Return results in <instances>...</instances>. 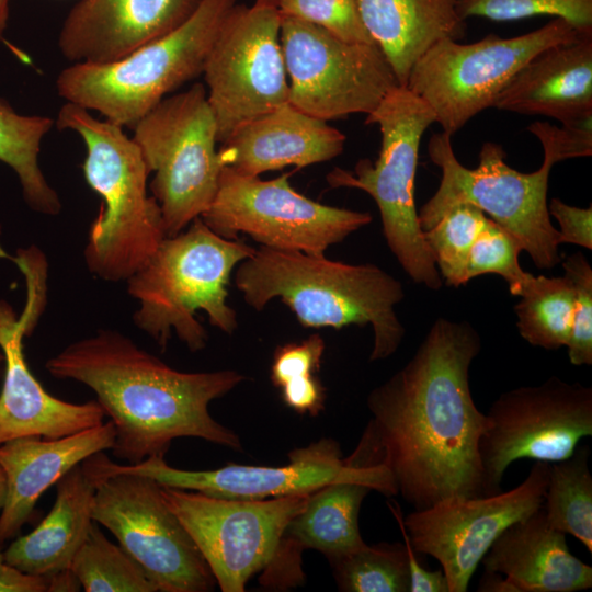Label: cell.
Segmentation results:
<instances>
[{
    "instance_id": "cell-8",
    "label": "cell",
    "mask_w": 592,
    "mask_h": 592,
    "mask_svg": "<svg viewBox=\"0 0 592 592\" xmlns=\"http://www.w3.org/2000/svg\"><path fill=\"white\" fill-rule=\"evenodd\" d=\"M428 153L442 177L436 192L418 213L423 231L452 207L470 204L514 236L537 267L550 269L561 261L560 232L553 226L547 207L551 160L544 158L538 170L523 173L505 163L501 145L487 141L478 167L468 169L456 158L451 136L443 132L431 136Z\"/></svg>"
},
{
    "instance_id": "cell-48",
    "label": "cell",
    "mask_w": 592,
    "mask_h": 592,
    "mask_svg": "<svg viewBox=\"0 0 592 592\" xmlns=\"http://www.w3.org/2000/svg\"><path fill=\"white\" fill-rule=\"evenodd\" d=\"M4 369V356L3 353L0 351V378L3 375Z\"/></svg>"
},
{
    "instance_id": "cell-5",
    "label": "cell",
    "mask_w": 592,
    "mask_h": 592,
    "mask_svg": "<svg viewBox=\"0 0 592 592\" xmlns=\"http://www.w3.org/2000/svg\"><path fill=\"white\" fill-rule=\"evenodd\" d=\"M254 251L195 218L186 230L166 237L148 262L126 281L127 293L139 303L133 315L135 326L162 351L172 332L191 352L206 346L207 332L195 317L198 310L213 327L234 333L238 319L227 301L228 285L234 270Z\"/></svg>"
},
{
    "instance_id": "cell-41",
    "label": "cell",
    "mask_w": 592,
    "mask_h": 592,
    "mask_svg": "<svg viewBox=\"0 0 592 592\" xmlns=\"http://www.w3.org/2000/svg\"><path fill=\"white\" fill-rule=\"evenodd\" d=\"M387 506L399 525V530L403 538V545L407 550L410 572L409 592H449L448 582L444 571L442 569L435 571L426 570L418 560L415 550L410 543L409 535L403 523V515L398 502L395 500L388 501Z\"/></svg>"
},
{
    "instance_id": "cell-47",
    "label": "cell",
    "mask_w": 592,
    "mask_h": 592,
    "mask_svg": "<svg viewBox=\"0 0 592 592\" xmlns=\"http://www.w3.org/2000/svg\"><path fill=\"white\" fill-rule=\"evenodd\" d=\"M277 2H278V0H255L254 3L261 4V5H272V7H276V5H277Z\"/></svg>"
},
{
    "instance_id": "cell-46",
    "label": "cell",
    "mask_w": 592,
    "mask_h": 592,
    "mask_svg": "<svg viewBox=\"0 0 592 592\" xmlns=\"http://www.w3.org/2000/svg\"><path fill=\"white\" fill-rule=\"evenodd\" d=\"M7 498V477L3 468L0 466V512L4 505Z\"/></svg>"
},
{
    "instance_id": "cell-13",
    "label": "cell",
    "mask_w": 592,
    "mask_h": 592,
    "mask_svg": "<svg viewBox=\"0 0 592 592\" xmlns=\"http://www.w3.org/2000/svg\"><path fill=\"white\" fill-rule=\"evenodd\" d=\"M288 102L323 121L373 112L396 86L376 44L349 43L312 23L281 15Z\"/></svg>"
},
{
    "instance_id": "cell-11",
    "label": "cell",
    "mask_w": 592,
    "mask_h": 592,
    "mask_svg": "<svg viewBox=\"0 0 592 592\" xmlns=\"http://www.w3.org/2000/svg\"><path fill=\"white\" fill-rule=\"evenodd\" d=\"M292 172L272 180L223 167L216 195L201 216L217 235H248L263 247L325 253L368 225L372 215L316 202L294 190Z\"/></svg>"
},
{
    "instance_id": "cell-30",
    "label": "cell",
    "mask_w": 592,
    "mask_h": 592,
    "mask_svg": "<svg viewBox=\"0 0 592 592\" xmlns=\"http://www.w3.org/2000/svg\"><path fill=\"white\" fill-rule=\"evenodd\" d=\"M590 448H576L567 458L549 465L543 509L548 523L574 536L592 553V475Z\"/></svg>"
},
{
    "instance_id": "cell-6",
    "label": "cell",
    "mask_w": 592,
    "mask_h": 592,
    "mask_svg": "<svg viewBox=\"0 0 592 592\" xmlns=\"http://www.w3.org/2000/svg\"><path fill=\"white\" fill-rule=\"evenodd\" d=\"M236 4L237 0H203L181 26L118 60L75 62L58 75L57 93L133 129L168 93L203 73L219 30Z\"/></svg>"
},
{
    "instance_id": "cell-31",
    "label": "cell",
    "mask_w": 592,
    "mask_h": 592,
    "mask_svg": "<svg viewBox=\"0 0 592 592\" xmlns=\"http://www.w3.org/2000/svg\"><path fill=\"white\" fill-rule=\"evenodd\" d=\"M70 569L86 592H157L141 566L121 545L110 542L95 521Z\"/></svg>"
},
{
    "instance_id": "cell-33",
    "label": "cell",
    "mask_w": 592,
    "mask_h": 592,
    "mask_svg": "<svg viewBox=\"0 0 592 592\" xmlns=\"http://www.w3.org/2000/svg\"><path fill=\"white\" fill-rule=\"evenodd\" d=\"M328 560L340 591H410L408 556L402 543H365Z\"/></svg>"
},
{
    "instance_id": "cell-42",
    "label": "cell",
    "mask_w": 592,
    "mask_h": 592,
    "mask_svg": "<svg viewBox=\"0 0 592 592\" xmlns=\"http://www.w3.org/2000/svg\"><path fill=\"white\" fill-rule=\"evenodd\" d=\"M0 592H47V581L9 565L0 549Z\"/></svg>"
},
{
    "instance_id": "cell-29",
    "label": "cell",
    "mask_w": 592,
    "mask_h": 592,
    "mask_svg": "<svg viewBox=\"0 0 592 592\" xmlns=\"http://www.w3.org/2000/svg\"><path fill=\"white\" fill-rule=\"evenodd\" d=\"M514 307L520 335L534 346L558 350L567 344L573 310L574 287L566 276H532Z\"/></svg>"
},
{
    "instance_id": "cell-14",
    "label": "cell",
    "mask_w": 592,
    "mask_h": 592,
    "mask_svg": "<svg viewBox=\"0 0 592 592\" xmlns=\"http://www.w3.org/2000/svg\"><path fill=\"white\" fill-rule=\"evenodd\" d=\"M479 442L485 496L501 491L506 468L521 458L558 462L592 435V388L550 376L502 392L486 413Z\"/></svg>"
},
{
    "instance_id": "cell-34",
    "label": "cell",
    "mask_w": 592,
    "mask_h": 592,
    "mask_svg": "<svg viewBox=\"0 0 592 592\" xmlns=\"http://www.w3.org/2000/svg\"><path fill=\"white\" fill-rule=\"evenodd\" d=\"M489 219L476 206L460 204L423 231L440 275L448 286L466 285L464 276L469 251Z\"/></svg>"
},
{
    "instance_id": "cell-40",
    "label": "cell",
    "mask_w": 592,
    "mask_h": 592,
    "mask_svg": "<svg viewBox=\"0 0 592 592\" xmlns=\"http://www.w3.org/2000/svg\"><path fill=\"white\" fill-rule=\"evenodd\" d=\"M549 216L559 224L561 243L592 249V207L581 208L553 198L547 205Z\"/></svg>"
},
{
    "instance_id": "cell-27",
    "label": "cell",
    "mask_w": 592,
    "mask_h": 592,
    "mask_svg": "<svg viewBox=\"0 0 592 592\" xmlns=\"http://www.w3.org/2000/svg\"><path fill=\"white\" fill-rule=\"evenodd\" d=\"M56 487L49 513L3 551L5 561L24 573L46 578L69 569L93 522L95 485L81 464L64 475Z\"/></svg>"
},
{
    "instance_id": "cell-26",
    "label": "cell",
    "mask_w": 592,
    "mask_h": 592,
    "mask_svg": "<svg viewBox=\"0 0 592 592\" xmlns=\"http://www.w3.org/2000/svg\"><path fill=\"white\" fill-rule=\"evenodd\" d=\"M362 21L387 58L399 86L415 61L436 42L459 41L466 22L456 0H357Z\"/></svg>"
},
{
    "instance_id": "cell-2",
    "label": "cell",
    "mask_w": 592,
    "mask_h": 592,
    "mask_svg": "<svg viewBox=\"0 0 592 592\" xmlns=\"http://www.w3.org/2000/svg\"><path fill=\"white\" fill-rule=\"evenodd\" d=\"M45 368L54 378L75 380L94 391L114 424L113 455L128 464L164 457L180 437L242 451L239 436L208 409L246 379L237 371L174 369L113 329L68 344L47 360Z\"/></svg>"
},
{
    "instance_id": "cell-1",
    "label": "cell",
    "mask_w": 592,
    "mask_h": 592,
    "mask_svg": "<svg viewBox=\"0 0 592 592\" xmlns=\"http://www.w3.org/2000/svg\"><path fill=\"white\" fill-rule=\"evenodd\" d=\"M480 350L469 322L437 318L410 361L368 394L372 418L345 462L385 470L418 511L486 497L479 442L489 421L469 388Z\"/></svg>"
},
{
    "instance_id": "cell-9",
    "label": "cell",
    "mask_w": 592,
    "mask_h": 592,
    "mask_svg": "<svg viewBox=\"0 0 592 592\" xmlns=\"http://www.w3.org/2000/svg\"><path fill=\"white\" fill-rule=\"evenodd\" d=\"M153 179L167 237L183 231L212 204L223 169L217 126L202 83L167 96L133 127Z\"/></svg>"
},
{
    "instance_id": "cell-38",
    "label": "cell",
    "mask_w": 592,
    "mask_h": 592,
    "mask_svg": "<svg viewBox=\"0 0 592 592\" xmlns=\"http://www.w3.org/2000/svg\"><path fill=\"white\" fill-rule=\"evenodd\" d=\"M562 266L574 287V310L568 342V357L572 365L592 364V267L585 255L576 252Z\"/></svg>"
},
{
    "instance_id": "cell-23",
    "label": "cell",
    "mask_w": 592,
    "mask_h": 592,
    "mask_svg": "<svg viewBox=\"0 0 592 592\" xmlns=\"http://www.w3.org/2000/svg\"><path fill=\"white\" fill-rule=\"evenodd\" d=\"M516 592H574L592 588V567L571 554L566 534L547 521L543 505L510 524L481 561Z\"/></svg>"
},
{
    "instance_id": "cell-17",
    "label": "cell",
    "mask_w": 592,
    "mask_h": 592,
    "mask_svg": "<svg viewBox=\"0 0 592 592\" xmlns=\"http://www.w3.org/2000/svg\"><path fill=\"white\" fill-rule=\"evenodd\" d=\"M160 491L223 592H243L249 579L269 566L287 524L311 493L239 500L167 486Z\"/></svg>"
},
{
    "instance_id": "cell-37",
    "label": "cell",
    "mask_w": 592,
    "mask_h": 592,
    "mask_svg": "<svg viewBox=\"0 0 592 592\" xmlns=\"http://www.w3.org/2000/svg\"><path fill=\"white\" fill-rule=\"evenodd\" d=\"M282 16L325 29L349 43L375 44L361 18L357 0H278Z\"/></svg>"
},
{
    "instance_id": "cell-21",
    "label": "cell",
    "mask_w": 592,
    "mask_h": 592,
    "mask_svg": "<svg viewBox=\"0 0 592 592\" xmlns=\"http://www.w3.org/2000/svg\"><path fill=\"white\" fill-rule=\"evenodd\" d=\"M345 135L289 102L238 127L218 149L224 167L250 177L297 169L331 160L342 153Z\"/></svg>"
},
{
    "instance_id": "cell-4",
    "label": "cell",
    "mask_w": 592,
    "mask_h": 592,
    "mask_svg": "<svg viewBox=\"0 0 592 592\" xmlns=\"http://www.w3.org/2000/svg\"><path fill=\"white\" fill-rule=\"evenodd\" d=\"M55 123L83 140L84 179L102 200L83 251L87 267L103 281L126 282L167 237L160 206L147 192L150 172L122 126L71 102L61 106Z\"/></svg>"
},
{
    "instance_id": "cell-43",
    "label": "cell",
    "mask_w": 592,
    "mask_h": 592,
    "mask_svg": "<svg viewBox=\"0 0 592 592\" xmlns=\"http://www.w3.org/2000/svg\"><path fill=\"white\" fill-rule=\"evenodd\" d=\"M46 581L47 592H71L80 591L82 589L79 580L70 568L46 577Z\"/></svg>"
},
{
    "instance_id": "cell-39",
    "label": "cell",
    "mask_w": 592,
    "mask_h": 592,
    "mask_svg": "<svg viewBox=\"0 0 592 592\" xmlns=\"http://www.w3.org/2000/svg\"><path fill=\"white\" fill-rule=\"evenodd\" d=\"M527 130L538 138L544 149V158L556 164L570 158L592 155V115L581 119L561 123L534 122Z\"/></svg>"
},
{
    "instance_id": "cell-19",
    "label": "cell",
    "mask_w": 592,
    "mask_h": 592,
    "mask_svg": "<svg viewBox=\"0 0 592 592\" xmlns=\"http://www.w3.org/2000/svg\"><path fill=\"white\" fill-rule=\"evenodd\" d=\"M46 304V278L27 277L24 310L0 299V349L4 356L0 391V445L20 437L61 439L103 423L96 400L72 403L48 394L30 371L23 340L31 335Z\"/></svg>"
},
{
    "instance_id": "cell-12",
    "label": "cell",
    "mask_w": 592,
    "mask_h": 592,
    "mask_svg": "<svg viewBox=\"0 0 592 592\" xmlns=\"http://www.w3.org/2000/svg\"><path fill=\"white\" fill-rule=\"evenodd\" d=\"M288 464L254 466L228 464L213 470H184L170 466L164 457H149L138 464L119 465L104 452L95 453L81 463L93 480L114 474L146 476L160 486L198 491L208 496L263 500L310 493L326 485L352 481L368 486L384 496H397L389 475L377 468H356L342 457L332 439H320L288 454Z\"/></svg>"
},
{
    "instance_id": "cell-18",
    "label": "cell",
    "mask_w": 592,
    "mask_h": 592,
    "mask_svg": "<svg viewBox=\"0 0 592 592\" xmlns=\"http://www.w3.org/2000/svg\"><path fill=\"white\" fill-rule=\"evenodd\" d=\"M549 465L535 460L523 482L510 491L449 499L403 517L413 549L441 563L449 592H466L483 555L501 532L543 505Z\"/></svg>"
},
{
    "instance_id": "cell-25",
    "label": "cell",
    "mask_w": 592,
    "mask_h": 592,
    "mask_svg": "<svg viewBox=\"0 0 592 592\" xmlns=\"http://www.w3.org/2000/svg\"><path fill=\"white\" fill-rule=\"evenodd\" d=\"M368 486L338 481L310 493L305 506L287 524L277 550L269 565L272 574L284 582L304 578L300 553L311 548L328 559L351 551L363 544L358 514Z\"/></svg>"
},
{
    "instance_id": "cell-24",
    "label": "cell",
    "mask_w": 592,
    "mask_h": 592,
    "mask_svg": "<svg viewBox=\"0 0 592 592\" xmlns=\"http://www.w3.org/2000/svg\"><path fill=\"white\" fill-rule=\"evenodd\" d=\"M493 106L560 123L592 115V33L537 53L509 81Z\"/></svg>"
},
{
    "instance_id": "cell-20",
    "label": "cell",
    "mask_w": 592,
    "mask_h": 592,
    "mask_svg": "<svg viewBox=\"0 0 592 592\" xmlns=\"http://www.w3.org/2000/svg\"><path fill=\"white\" fill-rule=\"evenodd\" d=\"M203 0H81L64 21L58 47L71 62L107 64L186 22Z\"/></svg>"
},
{
    "instance_id": "cell-36",
    "label": "cell",
    "mask_w": 592,
    "mask_h": 592,
    "mask_svg": "<svg viewBox=\"0 0 592 592\" xmlns=\"http://www.w3.org/2000/svg\"><path fill=\"white\" fill-rule=\"evenodd\" d=\"M456 10L465 21L470 16L503 22L553 15L579 32H592V0H456Z\"/></svg>"
},
{
    "instance_id": "cell-15",
    "label": "cell",
    "mask_w": 592,
    "mask_h": 592,
    "mask_svg": "<svg viewBox=\"0 0 592 592\" xmlns=\"http://www.w3.org/2000/svg\"><path fill=\"white\" fill-rule=\"evenodd\" d=\"M92 519L141 566L157 592H207L214 574L193 538L164 502L160 485L136 474L93 480Z\"/></svg>"
},
{
    "instance_id": "cell-44",
    "label": "cell",
    "mask_w": 592,
    "mask_h": 592,
    "mask_svg": "<svg viewBox=\"0 0 592 592\" xmlns=\"http://www.w3.org/2000/svg\"><path fill=\"white\" fill-rule=\"evenodd\" d=\"M480 592H516L514 587L500 573L485 571L478 584Z\"/></svg>"
},
{
    "instance_id": "cell-3",
    "label": "cell",
    "mask_w": 592,
    "mask_h": 592,
    "mask_svg": "<svg viewBox=\"0 0 592 592\" xmlns=\"http://www.w3.org/2000/svg\"><path fill=\"white\" fill-rule=\"evenodd\" d=\"M235 284L253 309L280 298L306 328L371 325L372 362L392 355L406 333L395 311L405 298L403 287L372 263L348 264L325 253L261 246L236 267Z\"/></svg>"
},
{
    "instance_id": "cell-35",
    "label": "cell",
    "mask_w": 592,
    "mask_h": 592,
    "mask_svg": "<svg viewBox=\"0 0 592 592\" xmlns=\"http://www.w3.org/2000/svg\"><path fill=\"white\" fill-rule=\"evenodd\" d=\"M522 247L514 236L489 219L474 242L465 267V284L483 274L500 275L513 296H520L532 276L519 262Z\"/></svg>"
},
{
    "instance_id": "cell-10",
    "label": "cell",
    "mask_w": 592,
    "mask_h": 592,
    "mask_svg": "<svg viewBox=\"0 0 592 592\" xmlns=\"http://www.w3.org/2000/svg\"><path fill=\"white\" fill-rule=\"evenodd\" d=\"M584 34L590 33L555 18L514 37L489 34L471 44L444 38L415 61L405 87L432 109L435 123L452 137L478 113L493 106L509 81L537 53Z\"/></svg>"
},
{
    "instance_id": "cell-16",
    "label": "cell",
    "mask_w": 592,
    "mask_h": 592,
    "mask_svg": "<svg viewBox=\"0 0 592 592\" xmlns=\"http://www.w3.org/2000/svg\"><path fill=\"white\" fill-rule=\"evenodd\" d=\"M280 31L272 5L237 3L225 19L203 69L218 143L288 102Z\"/></svg>"
},
{
    "instance_id": "cell-28",
    "label": "cell",
    "mask_w": 592,
    "mask_h": 592,
    "mask_svg": "<svg viewBox=\"0 0 592 592\" xmlns=\"http://www.w3.org/2000/svg\"><path fill=\"white\" fill-rule=\"evenodd\" d=\"M53 125L47 116L19 114L0 98V161L16 173L27 206L50 216L59 214L61 202L39 168L38 155Z\"/></svg>"
},
{
    "instance_id": "cell-32",
    "label": "cell",
    "mask_w": 592,
    "mask_h": 592,
    "mask_svg": "<svg viewBox=\"0 0 592 592\" xmlns=\"http://www.w3.org/2000/svg\"><path fill=\"white\" fill-rule=\"evenodd\" d=\"M325 348L323 338L312 333L274 351L270 379L281 389L285 405L299 414L315 417L323 410L326 389L317 374Z\"/></svg>"
},
{
    "instance_id": "cell-7",
    "label": "cell",
    "mask_w": 592,
    "mask_h": 592,
    "mask_svg": "<svg viewBox=\"0 0 592 592\" xmlns=\"http://www.w3.org/2000/svg\"><path fill=\"white\" fill-rule=\"evenodd\" d=\"M435 123L432 109L405 86H396L366 115L382 134L377 159H361L353 172L334 168L327 175L331 187L366 192L375 201L387 246L409 277L437 291L443 281L420 227L414 181L420 141Z\"/></svg>"
},
{
    "instance_id": "cell-45",
    "label": "cell",
    "mask_w": 592,
    "mask_h": 592,
    "mask_svg": "<svg viewBox=\"0 0 592 592\" xmlns=\"http://www.w3.org/2000/svg\"><path fill=\"white\" fill-rule=\"evenodd\" d=\"M9 2L10 0H0V42L5 43L4 33L9 20Z\"/></svg>"
},
{
    "instance_id": "cell-22",
    "label": "cell",
    "mask_w": 592,
    "mask_h": 592,
    "mask_svg": "<svg viewBox=\"0 0 592 592\" xmlns=\"http://www.w3.org/2000/svg\"><path fill=\"white\" fill-rule=\"evenodd\" d=\"M112 421L55 440L20 437L0 445L7 498L0 512V549L30 522L42 494L89 456L112 449Z\"/></svg>"
}]
</instances>
